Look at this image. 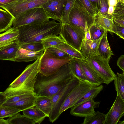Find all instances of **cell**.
Listing matches in <instances>:
<instances>
[{"instance_id": "cell-1", "label": "cell", "mask_w": 124, "mask_h": 124, "mask_svg": "<svg viewBox=\"0 0 124 124\" xmlns=\"http://www.w3.org/2000/svg\"><path fill=\"white\" fill-rule=\"evenodd\" d=\"M69 63L64 65L57 71L49 76H44L38 73L34 87V91L37 96H52L74 76Z\"/></svg>"}, {"instance_id": "cell-2", "label": "cell", "mask_w": 124, "mask_h": 124, "mask_svg": "<svg viewBox=\"0 0 124 124\" xmlns=\"http://www.w3.org/2000/svg\"><path fill=\"white\" fill-rule=\"evenodd\" d=\"M61 24L54 20L26 25L17 28L19 35L16 41L20 45L24 44L41 41L49 35L59 34Z\"/></svg>"}, {"instance_id": "cell-3", "label": "cell", "mask_w": 124, "mask_h": 124, "mask_svg": "<svg viewBox=\"0 0 124 124\" xmlns=\"http://www.w3.org/2000/svg\"><path fill=\"white\" fill-rule=\"evenodd\" d=\"M41 57L27 66L21 74L3 92L7 98L26 93H35L34 87L39 73Z\"/></svg>"}, {"instance_id": "cell-4", "label": "cell", "mask_w": 124, "mask_h": 124, "mask_svg": "<svg viewBox=\"0 0 124 124\" xmlns=\"http://www.w3.org/2000/svg\"><path fill=\"white\" fill-rule=\"evenodd\" d=\"M79 82L78 78L73 76L57 93L50 97L52 108L48 117L51 122H54L59 116L60 110L62 104L69 94Z\"/></svg>"}, {"instance_id": "cell-5", "label": "cell", "mask_w": 124, "mask_h": 124, "mask_svg": "<svg viewBox=\"0 0 124 124\" xmlns=\"http://www.w3.org/2000/svg\"><path fill=\"white\" fill-rule=\"evenodd\" d=\"M44 8L38 7L28 9L14 18L13 27L17 28L30 24L41 23L50 20Z\"/></svg>"}, {"instance_id": "cell-6", "label": "cell", "mask_w": 124, "mask_h": 124, "mask_svg": "<svg viewBox=\"0 0 124 124\" xmlns=\"http://www.w3.org/2000/svg\"><path fill=\"white\" fill-rule=\"evenodd\" d=\"M71 59L58 58L46 48L41 57L39 73L45 76L51 75L63 65L69 63Z\"/></svg>"}, {"instance_id": "cell-7", "label": "cell", "mask_w": 124, "mask_h": 124, "mask_svg": "<svg viewBox=\"0 0 124 124\" xmlns=\"http://www.w3.org/2000/svg\"><path fill=\"white\" fill-rule=\"evenodd\" d=\"M86 58L87 62L102 80L103 83L108 85L113 81L116 75L109 65V60L99 55Z\"/></svg>"}, {"instance_id": "cell-8", "label": "cell", "mask_w": 124, "mask_h": 124, "mask_svg": "<svg viewBox=\"0 0 124 124\" xmlns=\"http://www.w3.org/2000/svg\"><path fill=\"white\" fill-rule=\"evenodd\" d=\"M59 35L66 43L80 51L85 38L84 31L69 24H61Z\"/></svg>"}, {"instance_id": "cell-9", "label": "cell", "mask_w": 124, "mask_h": 124, "mask_svg": "<svg viewBox=\"0 0 124 124\" xmlns=\"http://www.w3.org/2000/svg\"><path fill=\"white\" fill-rule=\"evenodd\" d=\"M95 86L88 81H80L78 84L69 94L62 104L60 115L62 112L73 106L75 103L89 90Z\"/></svg>"}, {"instance_id": "cell-10", "label": "cell", "mask_w": 124, "mask_h": 124, "mask_svg": "<svg viewBox=\"0 0 124 124\" xmlns=\"http://www.w3.org/2000/svg\"><path fill=\"white\" fill-rule=\"evenodd\" d=\"M91 97L71 108L70 113L72 115L81 117L91 116L95 113L94 108H98L100 102L95 101Z\"/></svg>"}, {"instance_id": "cell-11", "label": "cell", "mask_w": 124, "mask_h": 124, "mask_svg": "<svg viewBox=\"0 0 124 124\" xmlns=\"http://www.w3.org/2000/svg\"><path fill=\"white\" fill-rule=\"evenodd\" d=\"M124 115V101L117 95L111 108L106 114L104 124H117Z\"/></svg>"}, {"instance_id": "cell-12", "label": "cell", "mask_w": 124, "mask_h": 124, "mask_svg": "<svg viewBox=\"0 0 124 124\" xmlns=\"http://www.w3.org/2000/svg\"><path fill=\"white\" fill-rule=\"evenodd\" d=\"M69 20V24L80 29L85 33L89 30L90 27L92 25L74 6L70 12Z\"/></svg>"}, {"instance_id": "cell-13", "label": "cell", "mask_w": 124, "mask_h": 124, "mask_svg": "<svg viewBox=\"0 0 124 124\" xmlns=\"http://www.w3.org/2000/svg\"><path fill=\"white\" fill-rule=\"evenodd\" d=\"M87 81L93 85L98 86L103 83L102 79L85 60L77 59Z\"/></svg>"}, {"instance_id": "cell-14", "label": "cell", "mask_w": 124, "mask_h": 124, "mask_svg": "<svg viewBox=\"0 0 124 124\" xmlns=\"http://www.w3.org/2000/svg\"><path fill=\"white\" fill-rule=\"evenodd\" d=\"M101 38L94 41L83 40L80 51L84 57L86 58L93 55H99L98 48Z\"/></svg>"}, {"instance_id": "cell-15", "label": "cell", "mask_w": 124, "mask_h": 124, "mask_svg": "<svg viewBox=\"0 0 124 124\" xmlns=\"http://www.w3.org/2000/svg\"><path fill=\"white\" fill-rule=\"evenodd\" d=\"M44 50L34 52L24 49L20 46L14 62H28L36 60L42 56Z\"/></svg>"}, {"instance_id": "cell-16", "label": "cell", "mask_w": 124, "mask_h": 124, "mask_svg": "<svg viewBox=\"0 0 124 124\" xmlns=\"http://www.w3.org/2000/svg\"><path fill=\"white\" fill-rule=\"evenodd\" d=\"M20 46L16 41L0 48V60L14 62Z\"/></svg>"}, {"instance_id": "cell-17", "label": "cell", "mask_w": 124, "mask_h": 124, "mask_svg": "<svg viewBox=\"0 0 124 124\" xmlns=\"http://www.w3.org/2000/svg\"><path fill=\"white\" fill-rule=\"evenodd\" d=\"M19 35L17 28L10 27L5 32L0 34V48L16 41Z\"/></svg>"}, {"instance_id": "cell-18", "label": "cell", "mask_w": 124, "mask_h": 124, "mask_svg": "<svg viewBox=\"0 0 124 124\" xmlns=\"http://www.w3.org/2000/svg\"><path fill=\"white\" fill-rule=\"evenodd\" d=\"M94 23L107 31L116 34L115 25L113 20L102 15L99 12L94 17Z\"/></svg>"}, {"instance_id": "cell-19", "label": "cell", "mask_w": 124, "mask_h": 124, "mask_svg": "<svg viewBox=\"0 0 124 124\" xmlns=\"http://www.w3.org/2000/svg\"><path fill=\"white\" fill-rule=\"evenodd\" d=\"M23 115L34 121L36 124H40L47 117L46 115L35 105L23 111Z\"/></svg>"}, {"instance_id": "cell-20", "label": "cell", "mask_w": 124, "mask_h": 124, "mask_svg": "<svg viewBox=\"0 0 124 124\" xmlns=\"http://www.w3.org/2000/svg\"><path fill=\"white\" fill-rule=\"evenodd\" d=\"M36 95L23 99L13 103H4L2 106L11 107L18 109L20 111L30 108L35 105Z\"/></svg>"}, {"instance_id": "cell-21", "label": "cell", "mask_w": 124, "mask_h": 124, "mask_svg": "<svg viewBox=\"0 0 124 124\" xmlns=\"http://www.w3.org/2000/svg\"><path fill=\"white\" fill-rule=\"evenodd\" d=\"M35 106L48 117L52 108V104L50 97L45 96H37Z\"/></svg>"}, {"instance_id": "cell-22", "label": "cell", "mask_w": 124, "mask_h": 124, "mask_svg": "<svg viewBox=\"0 0 124 124\" xmlns=\"http://www.w3.org/2000/svg\"><path fill=\"white\" fill-rule=\"evenodd\" d=\"M107 31L101 38L98 48L99 55L102 57L110 60L112 55H114L111 50L107 38Z\"/></svg>"}, {"instance_id": "cell-23", "label": "cell", "mask_w": 124, "mask_h": 124, "mask_svg": "<svg viewBox=\"0 0 124 124\" xmlns=\"http://www.w3.org/2000/svg\"><path fill=\"white\" fill-rule=\"evenodd\" d=\"M69 64L70 71L74 76L79 81H88L77 59L72 57Z\"/></svg>"}, {"instance_id": "cell-24", "label": "cell", "mask_w": 124, "mask_h": 124, "mask_svg": "<svg viewBox=\"0 0 124 124\" xmlns=\"http://www.w3.org/2000/svg\"><path fill=\"white\" fill-rule=\"evenodd\" d=\"M13 19L8 12L0 8V32L5 31L11 27Z\"/></svg>"}, {"instance_id": "cell-25", "label": "cell", "mask_w": 124, "mask_h": 124, "mask_svg": "<svg viewBox=\"0 0 124 124\" xmlns=\"http://www.w3.org/2000/svg\"><path fill=\"white\" fill-rule=\"evenodd\" d=\"M45 49L53 46L62 44L65 42L59 36L54 34L47 35L41 40Z\"/></svg>"}, {"instance_id": "cell-26", "label": "cell", "mask_w": 124, "mask_h": 124, "mask_svg": "<svg viewBox=\"0 0 124 124\" xmlns=\"http://www.w3.org/2000/svg\"><path fill=\"white\" fill-rule=\"evenodd\" d=\"M53 46L63 51L73 58L81 60H86L79 51L65 42L62 44Z\"/></svg>"}, {"instance_id": "cell-27", "label": "cell", "mask_w": 124, "mask_h": 124, "mask_svg": "<svg viewBox=\"0 0 124 124\" xmlns=\"http://www.w3.org/2000/svg\"><path fill=\"white\" fill-rule=\"evenodd\" d=\"M113 80L117 95L124 101V73L117 72Z\"/></svg>"}, {"instance_id": "cell-28", "label": "cell", "mask_w": 124, "mask_h": 124, "mask_svg": "<svg viewBox=\"0 0 124 124\" xmlns=\"http://www.w3.org/2000/svg\"><path fill=\"white\" fill-rule=\"evenodd\" d=\"M106 114L99 111L91 116L85 117L82 124H104Z\"/></svg>"}, {"instance_id": "cell-29", "label": "cell", "mask_w": 124, "mask_h": 124, "mask_svg": "<svg viewBox=\"0 0 124 124\" xmlns=\"http://www.w3.org/2000/svg\"><path fill=\"white\" fill-rule=\"evenodd\" d=\"M103 88L104 86L102 85L93 87L86 93L81 98L75 103L73 106L91 97L94 99L103 90Z\"/></svg>"}, {"instance_id": "cell-30", "label": "cell", "mask_w": 124, "mask_h": 124, "mask_svg": "<svg viewBox=\"0 0 124 124\" xmlns=\"http://www.w3.org/2000/svg\"><path fill=\"white\" fill-rule=\"evenodd\" d=\"M9 124H35L33 120L21 115L19 112L9 117L8 119Z\"/></svg>"}, {"instance_id": "cell-31", "label": "cell", "mask_w": 124, "mask_h": 124, "mask_svg": "<svg viewBox=\"0 0 124 124\" xmlns=\"http://www.w3.org/2000/svg\"><path fill=\"white\" fill-rule=\"evenodd\" d=\"M89 30L92 41L101 38L107 31L103 28L95 23L90 26Z\"/></svg>"}, {"instance_id": "cell-32", "label": "cell", "mask_w": 124, "mask_h": 124, "mask_svg": "<svg viewBox=\"0 0 124 124\" xmlns=\"http://www.w3.org/2000/svg\"><path fill=\"white\" fill-rule=\"evenodd\" d=\"M75 0H67L61 16V24H69V16L70 12L74 6Z\"/></svg>"}, {"instance_id": "cell-33", "label": "cell", "mask_w": 124, "mask_h": 124, "mask_svg": "<svg viewBox=\"0 0 124 124\" xmlns=\"http://www.w3.org/2000/svg\"><path fill=\"white\" fill-rule=\"evenodd\" d=\"M74 6L81 12L91 24L94 23L95 18L87 10L79 0H75Z\"/></svg>"}, {"instance_id": "cell-34", "label": "cell", "mask_w": 124, "mask_h": 124, "mask_svg": "<svg viewBox=\"0 0 124 124\" xmlns=\"http://www.w3.org/2000/svg\"><path fill=\"white\" fill-rule=\"evenodd\" d=\"M20 111L14 108L8 106H0V118L11 117Z\"/></svg>"}, {"instance_id": "cell-35", "label": "cell", "mask_w": 124, "mask_h": 124, "mask_svg": "<svg viewBox=\"0 0 124 124\" xmlns=\"http://www.w3.org/2000/svg\"><path fill=\"white\" fill-rule=\"evenodd\" d=\"M22 48L34 52H37L42 50H45L41 41L26 44L20 45Z\"/></svg>"}, {"instance_id": "cell-36", "label": "cell", "mask_w": 124, "mask_h": 124, "mask_svg": "<svg viewBox=\"0 0 124 124\" xmlns=\"http://www.w3.org/2000/svg\"><path fill=\"white\" fill-rule=\"evenodd\" d=\"M35 95H36L35 93H26L16 95L7 98L6 100L4 103H14L26 98Z\"/></svg>"}, {"instance_id": "cell-37", "label": "cell", "mask_w": 124, "mask_h": 124, "mask_svg": "<svg viewBox=\"0 0 124 124\" xmlns=\"http://www.w3.org/2000/svg\"><path fill=\"white\" fill-rule=\"evenodd\" d=\"M47 49L54 55L62 59H71L72 57L63 51L54 46Z\"/></svg>"}, {"instance_id": "cell-38", "label": "cell", "mask_w": 124, "mask_h": 124, "mask_svg": "<svg viewBox=\"0 0 124 124\" xmlns=\"http://www.w3.org/2000/svg\"><path fill=\"white\" fill-rule=\"evenodd\" d=\"M90 14L94 18L99 11L89 0H79Z\"/></svg>"}, {"instance_id": "cell-39", "label": "cell", "mask_w": 124, "mask_h": 124, "mask_svg": "<svg viewBox=\"0 0 124 124\" xmlns=\"http://www.w3.org/2000/svg\"><path fill=\"white\" fill-rule=\"evenodd\" d=\"M99 12L102 15L113 20L112 16L107 13L108 5V0H99Z\"/></svg>"}, {"instance_id": "cell-40", "label": "cell", "mask_w": 124, "mask_h": 124, "mask_svg": "<svg viewBox=\"0 0 124 124\" xmlns=\"http://www.w3.org/2000/svg\"><path fill=\"white\" fill-rule=\"evenodd\" d=\"M124 16V4L118 2L112 15L113 18Z\"/></svg>"}, {"instance_id": "cell-41", "label": "cell", "mask_w": 124, "mask_h": 124, "mask_svg": "<svg viewBox=\"0 0 124 124\" xmlns=\"http://www.w3.org/2000/svg\"><path fill=\"white\" fill-rule=\"evenodd\" d=\"M113 21L115 25L124 27V16L114 18Z\"/></svg>"}, {"instance_id": "cell-42", "label": "cell", "mask_w": 124, "mask_h": 124, "mask_svg": "<svg viewBox=\"0 0 124 124\" xmlns=\"http://www.w3.org/2000/svg\"><path fill=\"white\" fill-rule=\"evenodd\" d=\"M116 34L124 39V27L115 25Z\"/></svg>"}, {"instance_id": "cell-43", "label": "cell", "mask_w": 124, "mask_h": 124, "mask_svg": "<svg viewBox=\"0 0 124 124\" xmlns=\"http://www.w3.org/2000/svg\"><path fill=\"white\" fill-rule=\"evenodd\" d=\"M117 64V66L123 71L124 73V55H121L118 58Z\"/></svg>"}, {"instance_id": "cell-44", "label": "cell", "mask_w": 124, "mask_h": 124, "mask_svg": "<svg viewBox=\"0 0 124 124\" xmlns=\"http://www.w3.org/2000/svg\"><path fill=\"white\" fill-rule=\"evenodd\" d=\"M17 0H0V7L1 8Z\"/></svg>"}, {"instance_id": "cell-45", "label": "cell", "mask_w": 124, "mask_h": 124, "mask_svg": "<svg viewBox=\"0 0 124 124\" xmlns=\"http://www.w3.org/2000/svg\"><path fill=\"white\" fill-rule=\"evenodd\" d=\"M7 97L3 92H0V106L5 102Z\"/></svg>"}, {"instance_id": "cell-46", "label": "cell", "mask_w": 124, "mask_h": 124, "mask_svg": "<svg viewBox=\"0 0 124 124\" xmlns=\"http://www.w3.org/2000/svg\"><path fill=\"white\" fill-rule=\"evenodd\" d=\"M108 7L112 6L115 8L118 2L117 0H108Z\"/></svg>"}, {"instance_id": "cell-47", "label": "cell", "mask_w": 124, "mask_h": 124, "mask_svg": "<svg viewBox=\"0 0 124 124\" xmlns=\"http://www.w3.org/2000/svg\"><path fill=\"white\" fill-rule=\"evenodd\" d=\"M99 11V0H89Z\"/></svg>"}, {"instance_id": "cell-48", "label": "cell", "mask_w": 124, "mask_h": 124, "mask_svg": "<svg viewBox=\"0 0 124 124\" xmlns=\"http://www.w3.org/2000/svg\"><path fill=\"white\" fill-rule=\"evenodd\" d=\"M115 9V8L112 6L108 7L107 13L108 14L112 16Z\"/></svg>"}, {"instance_id": "cell-49", "label": "cell", "mask_w": 124, "mask_h": 124, "mask_svg": "<svg viewBox=\"0 0 124 124\" xmlns=\"http://www.w3.org/2000/svg\"><path fill=\"white\" fill-rule=\"evenodd\" d=\"M85 39L88 40H91L90 35L89 31V30H87L85 33Z\"/></svg>"}, {"instance_id": "cell-50", "label": "cell", "mask_w": 124, "mask_h": 124, "mask_svg": "<svg viewBox=\"0 0 124 124\" xmlns=\"http://www.w3.org/2000/svg\"><path fill=\"white\" fill-rule=\"evenodd\" d=\"M0 124H9L8 119H5L3 118H0Z\"/></svg>"}, {"instance_id": "cell-51", "label": "cell", "mask_w": 124, "mask_h": 124, "mask_svg": "<svg viewBox=\"0 0 124 124\" xmlns=\"http://www.w3.org/2000/svg\"><path fill=\"white\" fill-rule=\"evenodd\" d=\"M117 124H124V120H123V121H120L119 120L118 121Z\"/></svg>"}, {"instance_id": "cell-52", "label": "cell", "mask_w": 124, "mask_h": 124, "mask_svg": "<svg viewBox=\"0 0 124 124\" xmlns=\"http://www.w3.org/2000/svg\"><path fill=\"white\" fill-rule=\"evenodd\" d=\"M118 2H119L122 3L124 4V0H117Z\"/></svg>"}, {"instance_id": "cell-53", "label": "cell", "mask_w": 124, "mask_h": 124, "mask_svg": "<svg viewBox=\"0 0 124 124\" xmlns=\"http://www.w3.org/2000/svg\"><path fill=\"white\" fill-rule=\"evenodd\" d=\"M23 1H31L34 0H20Z\"/></svg>"}]
</instances>
